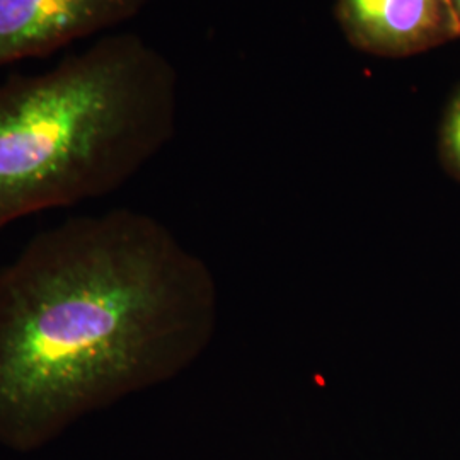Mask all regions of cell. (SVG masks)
I'll use <instances>...</instances> for the list:
<instances>
[{"instance_id": "5", "label": "cell", "mask_w": 460, "mask_h": 460, "mask_svg": "<svg viewBox=\"0 0 460 460\" xmlns=\"http://www.w3.org/2000/svg\"><path fill=\"white\" fill-rule=\"evenodd\" d=\"M437 152L445 172L460 182V84L445 104L438 123Z\"/></svg>"}, {"instance_id": "4", "label": "cell", "mask_w": 460, "mask_h": 460, "mask_svg": "<svg viewBox=\"0 0 460 460\" xmlns=\"http://www.w3.org/2000/svg\"><path fill=\"white\" fill-rule=\"evenodd\" d=\"M348 43L380 58H408L459 40L448 0H336Z\"/></svg>"}, {"instance_id": "6", "label": "cell", "mask_w": 460, "mask_h": 460, "mask_svg": "<svg viewBox=\"0 0 460 460\" xmlns=\"http://www.w3.org/2000/svg\"><path fill=\"white\" fill-rule=\"evenodd\" d=\"M448 4H450V9H452L454 17H456V21H457V26H459L460 33V0H448Z\"/></svg>"}, {"instance_id": "3", "label": "cell", "mask_w": 460, "mask_h": 460, "mask_svg": "<svg viewBox=\"0 0 460 460\" xmlns=\"http://www.w3.org/2000/svg\"><path fill=\"white\" fill-rule=\"evenodd\" d=\"M150 0H0V66L115 28Z\"/></svg>"}, {"instance_id": "2", "label": "cell", "mask_w": 460, "mask_h": 460, "mask_svg": "<svg viewBox=\"0 0 460 460\" xmlns=\"http://www.w3.org/2000/svg\"><path fill=\"white\" fill-rule=\"evenodd\" d=\"M178 74L132 33L0 84V230L106 197L172 138Z\"/></svg>"}, {"instance_id": "1", "label": "cell", "mask_w": 460, "mask_h": 460, "mask_svg": "<svg viewBox=\"0 0 460 460\" xmlns=\"http://www.w3.org/2000/svg\"><path fill=\"white\" fill-rule=\"evenodd\" d=\"M217 321L210 268L150 215L116 208L36 234L0 270V445L33 452L181 376Z\"/></svg>"}]
</instances>
